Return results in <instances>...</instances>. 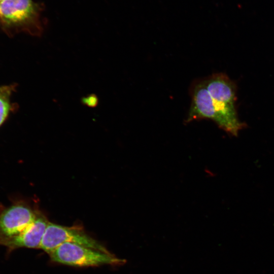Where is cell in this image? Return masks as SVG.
I'll return each mask as SVG.
<instances>
[{"instance_id":"cell-10","label":"cell","mask_w":274,"mask_h":274,"mask_svg":"<svg viewBox=\"0 0 274 274\" xmlns=\"http://www.w3.org/2000/svg\"><path fill=\"white\" fill-rule=\"evenodd\" d=\"M3 1H4V0H0V2H2Z\"/></svg>"},{"instance_id":"cell-8","label":"cell","mask_w":274,"mask_h":274,"mask_svg":"<svg viewBox=\"0 0 274 274\" xmlns=\"http://www.w3.org/2000/svg\"><path fill=\"white\" fill-rule=\"evenodd\" d=\"M15 88L14 84L0 86V126L11 111V97Z\"/></svg>"},{"instance_id":"cell-1","label":"cell","mask_w":274,"mask_h":274,"mask_svg":"<svg viewBox=\"0 0 274 274\" xmlns=\"http://www.w3.org/2000/svg\"><path fill=\"white\" fill-rule=\"evenodd\" d=\"M215 111V122L226 132L236 135L242 128L234 106V86L225 75L215 74L204 79Z\"/></svg>"},{"instance_id":"cell-3","label":"cell","mask_w":274,"mask_h":274,"mask_svg":"<svg viewBox=\"0 0 274 274\" xmlns=\"http://www.w3.org/2000/svg\"><path fill=\"white\" fill-rule=\"evenodd\" d=\"M53 261L78 267L94 266L103 264L122 265L124 259L81 245L64 243L50 254Z\"/></svg>"},{"instance_id":"cell-7","label":"cell","mask_w":274,"mask_h":274,"mask_svg":"<svg viewBox=\"0 0 274 274\" xmlns=\"http://www.w3.org/2000/svg\"><path fill=\"white\" fill-rule=\"evenodd\" d=\"M47 219L37 214L35 221L25 229L1 244L9 250L19 248H39L48 224Z\"/></svg>"},{"instance_id":"cell-2","label":"cell","mask_w":274,"mask_h":274,"mask_svg":"<svg viewBox=\"0 0 274 274\" xmlns=\"http://www.w3.org/2000/svg\"><path fill=\"white\" fill-rule=\"evenodd\" d=\"M41 11L39 5L32 0H4L0 2V21L10 32L39 36L43 30Z\"/></svg>"},{"instance_id":"cell-4","label":"cell","mask_w":274,"mask_h":274,"mask_svg":"<svg viewBox=\"0 0 274 274\" xmlns=\"http://www.w3.org/2000/svg\"><path fill=\"white\" fill-rule=\"evenodd\" d=\"M64 243L81 245L106 253H110L97 241L77 227H66L49 222L39 249L50 254L55 248Z\"/></svg>"},{"instance_id":"cell-6","label":"cell","mask_w":274,"mask_h":274,"mask_svg":"<svg viewBox=\"0 0 274 274\" xmlns=\"http://www.w3.org/2000/svg\"><path fill=\"white\" fill-rule=\"evenodd\" d=\"M191 96V104L185 123L201 119H209L215 122L216 114L213 102L204 80L193 85Z\"/></svg>"},{"instance_id":"cell-9","label":"cell","mask_w":274,"mask_h":274,"mask_svg":"<svg viewBox=\"0 0 274 274\" xmlns=\"http://www.w3.org/2000/svg\"><path fill=\"white\" fill-rule=\"evenodd\" d=\"M82 100L84 104L91 107L96 106L98 102V99L95 95H88L84 97Z\"/></svg>"},{"instance_id":"cell-5","label":"cell","mask_w":274,"mask_h":274,"mask_svg":"<svg viewBox=\"0 0 274 274\" xmlns=\"http://www.w3.org/2000/svg\"><path fill=\"white\" fill-rule=\"evenodd\" d=\"M37 214L22 204L13 205L0 214V245L18 235L35 220Z\"/></svg>"}]
</instances>
